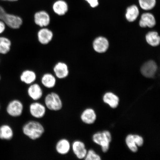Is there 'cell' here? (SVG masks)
Returning <instances> with one entry per match:
<instances>
[{"instance_id":"cell-22","label":"cell","mask_w":160,"mask_h":160,"mask_svg":"<svg viewBox=\"0 0 160 160\" xmlns=\"http://www.w3.org/2000/svg\"><path fill=\"white\" fill-rule=\"evenodd\" d=\"M139 15V10L137 6L133 5L128 8L126 14V18L129 22H132L137 19Z\"/></svg>"},{"instance_id":"cell-18","label":"cell","mask_w":160,"mask_h":160,"mask_svg":"<svg viewBox=\"0 0 160 160\" xmlns=\"http://www.w3.org/2000/svg\"><path fill=\"white\" fill-rule=\"evenodd\" d=\"M53 10L56 14L60 16H63L68 11V6L65 1L59 0L53 4Z\"/></svg>"},{"instance_id":"cell-31","label":"cell","mask_w":160,"mask_h":160,"mask_svg":"<svg viewBox=\"0 0 160 160\" xmlns=\"http://www.w3.org/2000/svg\"><path fill=\"white\" fill-rule=\"evenodd\" d=\"M3 1H18V0H3Z\"/></svg>"},{"instance_id":"cell-9","label":"cell","mask_w":160,"mask_h":160,"mask_svg":"<svg viewBox=\"0 0 160 160\" xmlns=\"http://www.w3.org/2000/svg\"><path fill=\"white\" fill-rule=\"evenodd\" d=\"M53 71L55 77L59 79H66L69 74L68 66L63 62L56 63L53 68Z\"/></svg>"},{"instance_id":"cell-15","label":"cell","mask_w":160,"mask_h":160,"mask_svg":"<svg viewBox=\"0 0 160 160\" xmlns=\"http://www.w3.org/2000/svg\"><path fill=\"white\" fill-rule=\"evenodd\" d=\"M41 83L47 89H51L54 88L57 83V78L54 75L50 73H46L42 76Z\"/></svg>"},{"instance_id":"cell-13","label":"cell","mask_w":160,"mask_h":160,"mask_svg":"<svg viewBox=\"0 0 160 160\" xmlns=\"http://www.w3.org/2000/svg\"><path fill=\"white\" fill-rule=\"evenodd\" d=\"M157 69V65L155 62L150 61L145 63L141 68V72L144 77L152 78L155 74Z\"/></svg>"},{"instance_id":"cell-12","label":"cell","mask_w":160,"mask_h":160,"mask_svg":"<svg viewBox=\"0 0 160 160\" xmlns=\"http://www.w3.org/2000/svg\"><path fill=\"white\" fill-rule=\"evenodd\" d=\"M71 149L78 159H82L87 155V152L85 144L81 141H74L71 145Z\"/></svg>"},{"instance_id":"cell-27","label":"cell","mask_w":160,"mask_h":160,"mask_svg":"<svg viewBox=\"0 0 160 160\" xmlns=\"http://www.w3.org/2000/svg\"><path fill=\"white\" fill-rule=\"evenodd\" d=\"M85 158L86 160H100L101 159L99 156L96 154L92 150H90L87 152Z\"/></svg>"},{"instance_id":"cell-6","label":"cell","mask_w":160,"mask_h":160,"mask_svg":"<svg viewBox=\"0 0 160 160\" xmlns=\"http://www.w3.org/2000/svg\"><path fill=\"white\" fill-rule=\"evenodd\" d=\"M23 104L19 99L12 100L8 104L7 111L9 115L13 117H21L23 112Z\"/></svg>"},{"instance_id":"cell-25","label":"cell","mask_w":160,"mask_h":160,"mask_svg":"<svg viewBox=\"0 0 160 160\" xmlns=\"http://www.w3.org/2000/svg\"><path fill=\"white\" fill-rule=\"evenodd\" d=\"M142 9L148 11L153 8L156 4V0H138Z\"/></svg>"},{"instance_id":"cell-7","label":"cell","mask_w":160,"mask_h":160,"mask_svg":"<svg viewBox=\"0 0 160 160\" xmlns=\"http://www.w3.org/2000/svg\"><path fill=\"white\" fill-rule=\"evenodd\" d=\"M37 39L42 45L48 44L53 40L54 34L52 31L47 27L41 28L37 34Z\"/></svg>"},{"instance_id":"cell-28","label":"cell","mask_w":160,"mask_h":160,"mask_svg":"<svg viewBox=\"0 0 160 160\" xmlns=\"http://www.w3.org/2000/svg\"><path fill=\"white\" fill-rule=\"evenodd\" d=\"M136 141V144L138 147H141L143 143V139L139 135H134Z\"/></svg>"},{"instance_id":"cell-3","label":"cell","mask_w":160,"mask_h":160,"mask_svg":"<svg viewBox=\"0 0 160 160\" xmlns=\"http://www.w3.org/2000/svg\"><path fill=\"white\" fill-rule=\"evenodd\" d=\"M44 104L47 109L52 111H59L63 107L61 98L59 94L55 92H52L45 96Z\"/></svg>"},{"instance_id":"cell-32","label":"cell","mask_w":160,"mask_h":160,"mask_svg":"<svg viewBox=\"0 0 160 160\" xmlns=\"http://www.w3.org/2000/svg\"><path fill=\"white\" fill-rule=\"evenodd\" d=\"M1 76H0V80H1Z\"/></svg>"},{"instance_id":"cell-19","label":"cell","mask_w":160,"mask_h":160,"mask_svg":"<svg viewBox=\"0 0 160 160\" xmlns=\"http://www.w3.org/2000/svg\"><path fill=\"white\" fill-rule=\"evenodd\" d=\"M81 118L83 122L87 124L93 123L96 119V115L94 111L91 109H86L83 112Z\"/></svg>"},{"instance_id":"cell-30","label":"cell","mask_w":160,"mask_h":160,"mask_svg":"<svg viewBox=\"0 0 160 160\" xmlns=\"http://www.w3.org/2000/svg\"><path fill=\"white\" fill-rule=\"evenodd\" d=\"M6 28V25L2 21L0 20V34L3 32Z\"/></svg>"},{"instance_id":"cell-5","label":"cell","mask_w":160,"mask_h":160,"mask_svg":"<svg viewBox=\"0 0 160 160\" xmlns=\"http://www.w3.org/2000/svg\"><path fill=\"white\" fill-rule=\"evenodd\" d=\"M29 111L32 117L35 119H41L45 117L47 108L44 104L38 101H36L30 104Z\"/></svg>"},{"instance_id":"cell-2","label":"cell","mask_w":160,"mask_h":160,"mask_svg":"<svg viewBox=\"0 0 160 160\" xmlns=\"http://www.w3.org/2000/svg\"><path fill=\"white\" fill-rule=\"evenodd\" d=\"M0 20L2 21L6 25L13 29H19L23 24V20L21 17L17 15L8 13L1 6Z\"/></svg>"},{"instance_id":"cell-11","label":"cell","mask_w":160,"mask_h":160,"mask_svg":"<svg viewBox=\"0 0 160 160\" xmlns=\"http://www.w3.org/2000/svg\"><path fill=\"white\" fill-rule=\"evenodd\" d=\"M71 149V144L69 140L66 138L60 139L55 146V149L59 155H65L68 154Z\"/></svg>"},{"instance_id":"cell-17","label":"cell","mask_w":160,"mask_h":160,"mask_svg":"<svg viewBox=\"0 0 160 160\" xmlns=\"http://www.w3.org/2000/svg\"><path fill=\"white\" fill-rule=\"evenodd\" d=\"M155 24V17L152 14L146 13L142 15L139 22V25L141 27L152 28L154 27Z\"/></svg>"},{"instance_id":"cell-26","label":"cell","mask_w":160,"mask_h":160,"mask_svg":"<svg viewBox=\"0 0 160 160\" xmlns=\"http://www.w3.org/2000/svg\"><path fill=\"white\" fill-rule=\"evenodd\" d=\"M126 142L129 149L133 152L138 151V147L133 135H128L126 139Z\"/></svg>"},{"instance_id":"cell-1","label":"cell","mask_w":160,"mask_h":160,"mask_svg":"<svg viewBox=\"0 0 160 160\" xmlns=\"http://www.w3.org/2000/svg\"><path fill=\"white\" fill-rule=\"evenodd\" d=\"M22 131L26 137L32 141H36L42 137L45 128L42 124L39 121L30 120L23 125Z\"/></svg>"},{"instance_id":"cell-23","label":"cell","mask_w":160,"mask_h":160,"mask_svg":"<svg viewBox=\"0 0 160 160\" xmlns=\"http://www.w3.org/2000/svg\"><path fill=\"white\" fill-rule=\"evenodd\" d=\"M12 43L11 40L5 37H0V53L6 54L11 50Z\"/></svg>"},{"instance_id":"cell-16","label":"cell","mask_w":160,"mask_h":160,"mask_svg":"<svg viewBox=\"0 0 160 160\" xmlns=\"http://www.w3.org/2000/svg\"><path fill=\"white\" fill-rule=\"evenodd\" d=\"M93 48L98 53H103L107 51L109 47V42L107 39L103 37L96 39L93 43Z\"/></svg>"},{"instance_id":"cell-21","label":"cell","mask_w":160,"mask_h":160,"mask_svg":"<svg viewBox=\"0 0 160 160\" xmlns=\"http://www.w3.org/2000/svg\"><path fill=\"white\" fill-rule=\"evenodd\" d=\"M13 135V130L9 125H4L0 127V139L10 140L12 139Z\"/></svg>"},{"instance_id":"cell-4","label":"cell","mask_w":160,"mask_h":160,"mask_svg":"<svg viewBox=\"0 0 160 160\" xmlns=\"http://www.w3.org/2000/svg\"><path fill=\"white\" fill-rule=\"evenodd\" d=\"M111 139V133L108 131L96 133L93 137V141L101 146L102 150L104 152H106L109 149V143Z\"/></svg>"},{"instance_id":"cell-10","label":"cell","mask_w":160,"mask_h":160,"mask_svg":"<svg viewBox=\"0 0 160 160\" xmlns=\"http://www.w3.org/2000/svg\"><path fill=\"white\" fill-rule=\"evenodd\" d=\"M27 93L30 99L33 101H39L43 95V90L41 86L35 82L29 85Z\"/></svg>"},{"instance_id":"cell-8","label":"cell","mask_w":160,"mask_h":160,"mask_svg":"<svg viewBox=\"0 0 160 160\" xmlns=\"http://www.w3.org/2000/svg\"><path fill=\"white\" fill-rule=\"evenodd\" d=\"M51 17L48 13L45 11L37 12L34 15V22L39 27H47L51 23Z\"/></svg>"},{"instance_id":"cell-14","label":"cell","mask_w":160,"mask_h":160,"mask_svg":"<svg viewBox=\"0 0 160 160\" xmlns=\"http://www.w3.org/2000/svg\"><path fill=\"white\" fill-rule=\"evenodd\" d=\"M37 78V73L35 72L30 69L24 70L20 76V79L21 82L28 85L35 83Z\"/></svg>"},{"instance_id":"cell-24","label":"cell","mask_w":160,"mask_h":160,"mask_svg":"<svg viewBox=\"0 0 160 160\" xmlns=\"http://www.w3.org/2000/svg\"><path fill=\"white\" fill-rule=\"evenodd\" d=\"M146 38L147 42L152 47H157L159 45L160 38L157 32H149L146 35Z\"/></svg>"},{"instance_id":"cell-20","label":"cell","mask_w":160,"mask_h":160,"mask_svg":"<svg viewBox=\"0 0 160 160\" xmlns=\"http://www.w3.org/2000/svg\"><path fill=\"white\" fill-rule=\"evenodd\" d=\"M103 100L105 103L108 104L113 108H115L118 105L119 98L113 93L107 92L103 96Z\"/></svg>"},{"instance_id":"cell-29","label":"cell","mask_w":160,"mask_h":160,"mask_svg":"<svg viewBox=\"0 0 160 160\" xmlns=\"http://www.w3.org/2000/svg\"><path fill=\"white\" fill-rule=\"evenodd\" d=\"M92 8L97 7L99 5L98 0H85Z\"/></svg>"}]
</instances>
